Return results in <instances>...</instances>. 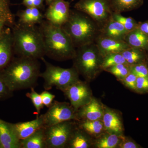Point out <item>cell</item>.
<instances>
[{"label":"cell","mask_w":148,"mask_h":148,"mask_svg":"<svg viewBox=\"0 0 148 148\" xmlns=\"http://www.w3.org/2000/svg\"><path fill=\"white\" fill-rule=\"evenodd\" d=\"M85 131L78 127L77 124L67 143L66 148H88L92 145V142Z\"/></svg>","instance_id":"d6986e66"},{"label":"cell","mask_w":148,"mask_h":148,"mask_svg":"<svg viewBox=\"0 0 148 148\" xmlns=\"http://www.w3.org/2000/svg\"><path fill=\"white\" fill-rule=\"evenodd\" d=\"M95 43L103 56L114 53H121L130 47L124 40L116 39L100 36Z\"/></svg>","instance_id":"7c38bea8"},{"label":"cell","mask_w":148,"mask_h":148,"mask_svg":"<svg viewBox=\"0 0 148 148\" xmlns=\"http://www.w3.org/2000/svg\"><path fill=\"white\" fill-rule=\"evenodd\" d=\"M47 2L49 4H50L51 3L55 1H56V0H46Z\"/></svg>","instance_id":"60d3db41"},{"label":"cell","mask_w":148,"mask_h":148,"mask_svg":"<svg viewBox=\"0 0 148 148\" xmlns=\"http://www.w3.org/2000/svg\"><path fill=\"white\" fill-rule=\"evenodd\" d=\"M138 29L148 36V20L138 23Z\"/></svg>","instance_id":"f35d334b"},{"label":"cell","mask_w":148,"mask_h":148,"mask_svg":"<svg viewBox=\"0 0 148 148\" xmlns=\"http://www.w3.org/2000/svg\"><path fill=\"white\" fill-rule=\"evenodd\" d=\"M73 120L45 126L47 148H66L72 132L77 125Z\"/></svg>","instance_id":"ba28073f"},{"label":"cell","mask_w":148,"mask_h":148,"mask_svg":"<svg viewBox=\"0 0 148 148\" xmlns=\"http://www.w3.org/2000/svg\"><path fill=\"white\" fill-rule=\"evenodd\" d=\"M104 109L95 98H92L89 103L77 111V114L80 120L93 121L102 120Z\"/></svg>","instance_id":"2e32d148"},{"label":"cell","mask_w":148,"mask_h":148,"mask_svg":"<svg viewBox=\"0 0 148 148\" xmlns=\"http://www.w3.org/2000/svg\"><path fill=\"white\" fill-rule=\"evenodd\" d=\"M38 59L17 56L0 71L6 84L12 91L34 87L41 72Z\"/></svg>","instance_id":"6da1fadb"},{"label":"cell","mask_w":148,"mask_h":148,"mask_svg":"<svg viewBox=\"0 0 148 148\" xmlns=\"http://www.w3.org/2000/svg\"><path fill=\"white\" fill-rule=\"evenodd\" d=\"M119 64H127L121 53H111L103 57L102 70L105 71L108 68Z\"/></svg>","instance_id":"83f0119b"},{"label":"cell","mask_w":148,"mask_h":148,"mask_svg":"<svg viewBox=\"0 0 148 148\" xmlns=\"http://www.w3.org/2000/svg\"><path fill=\"white\" fill-rule=\"evenodd\" d=\"M11 28L14 54L38 60L44 57L43 39L38 26L15 22Z\"/></svg>","instance_id":"3957f363"},{"label":"cell","mask_w":148,"mask_h":148,"mask_svg":"<svg viewBox=\"0 0 148 148\" xmlns=\"http://www.w3.org/2000/svg\"><path fill=\"white\" fill-rule=\"evenodd\" d=\"M8 27H9L6 21L3 20H0V36L2 34Z\"/></svg>","instance_id":"ab89813d"},{"label":"cell","mask_w":148,"mask_h":148,"mask_svg":"<svg viewBox=\"0 0 148 148\" xmlns=\"http://www.w3.org/2000/svg\"><path fill=\"white\" fill-rule=\"evenodd\" d=\"M13 92L6 84L0 73V101H4L12 97Z\"/></svg>","instance_id":"d6a6232c"},{"label":"cell","mask_w":148,"mask_h":148,"mask_svg":"<svg viewBox=\"0 0 148 148\" xmlns=\"http://www.w3.org/2000/svg\"><path fill=\"white\" fill-rule=\"evenodd\" d=\"M120 148H141L140 145H138L133 140L125 139V138L121 136V140L118 146Z\"/></svg>","instance_id":"d590c367"},{"label":"cell","mask_w":148,"mask_h":148,"mask_svg":"<svg viewBox=\"0 0 148 148\" xmlns=\"http://www.w3.org/2000/svg\"><path fill=\"white\" fill-rule=\"evenodd\" d=\"M14 54L11 28L8 27L0 36V71L10 63L13 58Z\"/></svg>","instance_id":"4fadbf2b"},{"label":"cell","mask_w":148,"mask_h":148,"mask_svg":"<svg viewBox=\"0 0 148 148\" xmlns=\"http://www.w3.org/2000/svg\"><path fill=\"white\" fill-rule=\"evenodd\" d=\"M77 124L79 127L90 136L99 137L106 130L102 120H80Z\"/></svg>","instance_id":"d4e9b609"},{"label":"cell","mask_w":148,"mask_h":148,"mask_svg":"<svg viewBox=\"0 0 148 148\" xmlns=\"http://www.w3.org/2000/svg\"><path fill=\"white\" fill-rule=\"evenodd\" d=\"M124 40L130 47L141 49L148 51V36L138 28L128 32Z\"/></svg>","instance_id":"7402d4cb"},{"label":"cell","mask_w":148,"mask_h":148,"mask_svg":"<svg viewBox=\"0 0 148 148\" xmlns=\"http://www.w3.org/2000/svg\"><path fill=\"white\" fill-rule=\"evenodd\" d=\"M45 114H43L45 126L69 121H77V111L71 104L54 101Z\"/></svg>","instance_id":"9c48e42d"},{"label":"cell","mask_w":148,"mask_h":148,"mask_svg":"<svg viewBox=\"0 0 148 148\" xmlns=\"http://www.w3.org/2000/svg\"><path fill=\"white\" fill-rule=\"evenodd\" d=\"M40 59L43 62L45 69L40 73V77L42 78L44 81L43 86L45 90H49L55 87L63 92L79 79V74L73 66L69 69H64L51 64L44 57Z\"/></svg>","instance_id":"8992f818"},{"label":"cell","mask_w":148,"mask_h":148,"mask_svg":"<svg viewBox=\"0 0 148 148\" xmlns=\"http://www.w3.org/2000/svg\"><path fill=\"white\" fill-rule=\"evenodd\" d=\"M43 0H23V3L27 7H35L40 9L42 6Z\"/></svg>","instance_id":"74e56055"},{"label":"cell","mask_w":148,"mask_h":148,"mask_svg":"<svg viewBox=\"0 0 148 148\" xmlns=\"http://www.w3.org/2000/svg\"><path fill=\"white\" fill-rule=\"evenodd\" d=\"M42 99L44 106L49 108L52 104L53 99L55 98V95L48 92L47 90L43 91L40 94Z\"/></svg>","instance_id":"8d00e7d4"},{"label":"cell","mask_w":148,"mask_h":148,"mask_svg":"<svg viewBox=\"0 0 148 148\" xmlns=\"http://www.w3.org/2000/svg\"><path fill=\"white\" fill-rule=\"evenodd\" d=\"M105 71L109 72L121 80L130 73V66L127 64H119L108 68Z\"/></svg>","instance_id":"f546056e"},{"label":"cell","mask_w":148,"mask_h":148,"mask_svg":"<svg viewBox=\"0 0 148 148\" xmlns=\"http://www.w3.org/2000/svg\"><path fill=\"white\" fill-rule=\"evenodd\" d=\"M147 52L141 49L130 47L121 53L127 64L131 66L147 61L148 56Z\"/></svg>","instance_id":"cb8c5ba5"},{"label":"cell","mask_w":148,"mask_h":148,"mask_svg":"<svg viewBox=\"0 0 148 148\" xmlns=\"http://www.w3.org/2000/svg\"><path fill=\"white\" fill-rule=\"evenodd\" d=\"M45 128V126L42 127L20 140L21 148H47Z\"/></svg>","instance_id":"44dd1931"},{"label":"cell","mask_w":148,"mask_h":148,"mask_svg":"<svg viewBox=\"0 0 148 148\" xmlns=\"http://www.w3.org/2000/svg\"><path fill=\"white\" fill-rule=\"evenodd\" d=\"M130 71L137 77H148L147 61L130 66Z\"/></svg>","instance_id":"1f68e13d"},{"label":"cell","mask_w":148,"mask_h":148,"mask_svg":"<svg viewBox=\"0 0 148 148\" xmlns=\"http://www.w3.org/2000/svg\"><path fill=\"white\" fill-rule=\"evenodd\" d=\"M0 20H3L11 28L15 24L14 15L10 9V0H0Z\"/></svg>","instance_id":"4316f807"},{"label":"cell","mask_w":148,"mask_h":148,"mask_svg":"<svg viewBox=\"0 0 148 148\" xmlns=\"http://www.w3.org/2000/svg\"><path fill=\"white\" fill-rule=\"evenodd\" d=\"M135 91L140 93L148 92V77H137Z\"/></svg>","instance_id":"836d02e7"},{"label":"cell","mask_w":148,"mask_h":148,"mask_svg":"<svg viewBox=\"0 0 148 148\" xmlns=\"http://www.w3.org/2000/svg\"><path fill=\"white\" fill-rule=\"evenodd\" d=\"M16 136L19 140H24L42 127H45L43 114L37 116L36 119L26 122H20L13 123Z\"/></svg>","instance_id":"9a60e30c"},{"label":"cell","mask_w":148,"mask_h":148,"mask_svg":"<svg viewBox=\"0 0 148 148\" xmlns=\"http://www.w3.org/2000/svg\"><path fill=\"white\" fill-rule=\"evenodd\" d=\"M73 60V66L88 81L94 79L103 70V56L95 42L77 48Z\"/></svg>","instance_id":"5b68a950"},{"label":"cell","mask_w":148,"mask_h":148,"mask_svg":"<svg viewBox=\"0 0 148 148\" xmlns=\"http://www.w3.org/2000/svg\"><path fill=\"white\" fill-rule=\"evenodd\" d=\"M102 121L105 129L108 132L121 135L123 125L119 115L114 111L110 109H104Z\"/></svg>","instance_id":"ac0fdd59"},{"label":"cell","mask_w":148,"mask_h":148,"mask_svg":"<svg viewBox=\"0 0 148 148\" xmlns=\"http://www.w3.org/2000/svg\"><path fill=\"white\" fill-rule=\"evenodd\" d=\"M137 77L130 72L128 75L126 76L121 81L123 84L130 89L135 90L136 89V81Z\"/></svg>","instance_id":"e575fe53"},{"label":"cell","mask_w":148,"mask_h":148,"mask_svg":"<svg viewBox=\"0 0 148 148\" xmlns=\"http://www.w3.org/2000/svg\"><path fill=\"white\" fill-rule=\"evenodd\" d=\"M100 32L101 36L123 40L128 33L123 25L112 18L100 29Z\"/></svg>","instance_id":"ffe728a7"},{"label":"cell","mask_w":148,"mask_h":148,"mask_svg":"<svg viewBox=\"0 0 148 148\" xmlns=\"http://www.w3.org/2000/svg\"><path fill=\"white\" fill-rule=\"evenodd\" d=\"M19 24L28 26L40 25L44 20V15L39 9L35 7H27L24 10L18 11L16 14Z\"/></svg>","instance_id":"e0dca14e"},{"label":"cell","mask_w":148,"mask_h":148,"mask_svg":"<svg viewBox=\"0 0 148 148\" xmlns=\"http://www.w3.org/2000/svg\"><path fill=\"white\" fill-rule=\"evenodd\" d=\"M62 27L76 48L95 42L101 33L100 28L92 18L76 10H71L68 20Z\"/></svg>","instance_id":"277c9868"},{"label":"cell","mask_w":148,"mask_h":148,"mask_svg":"<svg viewBox=\"0 0 148 148\" xmlns=\"http://www.w3.org/2000/svg\"><path fill=\"white\" fill-rule=\"evenodd\" d=\"M113 13L130 11L137 9L143 4L144 0H108Z\"/></svg>","instance_id":"603a6c76"},{"label":"cell","mask_w":148,"mask_h":148,"mask_svg":"<svg viewBox=\"0 0 148 148\" xmlns=\"http://www.w3.org/2000/svg\"><path fill=\"white\" fill-rule=\"evenodd\" d=\"M31 92H27L26 96L31 99L36 111V113L38 115H39L41 110L43 108L44 106L43 104L40 95L35 91L34 87L31 88Z\"/></svg>","instance_id":"4dcf8cb0"},{"label":"cell","mask_w":148,"mask_h":148,"mask_svg":"<svg viewBox=\"0 0 148 148\" xmlns=\"http://www.w3.org/2000/svg\"><path fill=\"white\" fill-rule=\"evenodd\" d=\"M70 5L64 0H56L49 4L44 15L46 20L57 26H63L70 15Z\"/></svg>","instance_id":"8fae6325"},{"label":"cell","mask_w":148,"mask_h":148,"mask_svg":"<svg viewBox=\"0 0 148 148\" xmlns=\"http://www.w3.org/2000/svg\"><path fill=\"white\" fill-rule=\"evenodd\" d=\"M112 18L123 25L128 32L138 28V23L132 17H125L121 13H113Z\"/></svg>","instance_id":"f1b7e54d"},{"label":"cell","mask_w":148,"mask_h":148,"mask_svg":"<svg viewBox=\"0 0 148 148\" xmlns=\"http://www.w3.org/2000/svg\"><path fill=\"white\" fill-rule=\"evenodd\" d=\"M121 135L108 132L99 136L95 143V147L98 148H114L118 146L121 140Z\"/></svg>","instance_id":"484cf974"},{"label":"cell","mask_w":148,"mask_h":148,"mask_svg":"<svg viewBox=\"0 0 148 148\" xmlns=\"http://www.w3.org/2000/svg\"><path fill=\"white\" fill-rule=\"evenodd\" d=\"M0 148H21L12 123L0 118Z\"/></svg>","instance_id":"5bb4252c"},{"label":"cell","mask_w":148,"mask_h":148,"mask_svg":"<svg viewBox=\"0 0 148 148\" xmlns=\"http://www.w3.org/2000/svg\"><path fill=\"white\" fill-rule=\"evenodd\" d=\"M38 27L43 39L45 56L58 61L73 58L76 48L62 26L44 20Z\"/></svg>","instance_id":"7a4b0ae2"},{"label":"cell","mask_w":148,"mask_h":148,"mask_svg":"<svg viewBox=\"0 0 148 148\" xmlns=\"http://www.w3.org/2000/svg\"><path fill=\"white\" fill-rule=\"evenodd\" d=\"M76 111L86 105L92 99V93L85 82L79 79L63 91Z\"/></svg>","instance_id":"30bf717a"},{"label":"cell","mask_w":148,"mask_h":148,"mask_svg":"<svg viewBox=\"0 0 148 148\" xmlns=\"http://www.w3.org/2000/svg\"><path fill=\"white\" fill-rule=\"evenodd\" d=\"M75 8L88 15L100 29L112 18L108 0H80Z\"/></svg>","instance_id":"52a82bcc"}]
</instances>
